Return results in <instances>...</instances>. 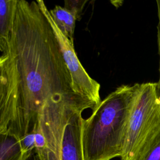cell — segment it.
Returning a JSON list of instances; mask_svg holds the SVG:
<instances>
[{
  "label": "cell",
  "instance_id": "obj_6",
  "mask_svg": "<svg viewBox=\"0 0 160 160\" xmlns=\"http://www.w3.org/2000/svg\"><path fill=\"white\" fill-rule=\"evenodd\" d=\"M17 89L16 62L9 52L0 57V132H6L14 119Z\"/></svg>",
  "mask_w": 160,
  "mask_h": 160
},
{
  "label": "cell",
  "instance_id": "obj_14",
  "mask_svg": "<svg viewBox=\"0 0 160 160\" xmlns=\"http://www.w3.org/2000/svg\"><path fill=\"white\" fill-rule=\"evenodd\" d=\"M24 160H41L35 149L26 156Z\"/></svg>",
  "mask_w": 160,
  "mask_h": 160
},
{
  "label": "cell",
  "instance_id": "obj_7",
  "mask_svg": "<svg viewBox=\"0 0 160 160\" xmlns=\"http://www.w3.org/2000/svg\"><path fill=\"white\" fill-rule=\"evenodd\" d=\"M17 4L18 0H0V51L4 55L9 53Z\"/></svg>",
  "mask_w": 160,
  "mask_h": 160
},
{
  "label": "cell",
  "instance_id": "obj_8",
  "mask_svg": "<svg viewBox=\"0 0 160 160\" xmlns=\"http://www.w3.org/2000/svg\"><path fill=\"white\" fill-rule=\"evenodd\" d=\"M27 154L15 135L9 131L0 132V160H24Z\"/></svg>",
  "mask_w": 160,
  "mask_h": 160
},
{
  "label": "cell",
  "instance_id": "obj_1",
  "mask_svg": "<svg viewBox=\"0 0 160 160\" xmlns=\"http://www.w3.org/2000/svg\"><path fill=\"white\" fill-rule=\"evenodd\" d=\"M9 52L17 71L14 116L8 131L19 140L39 121H65L97 106L76 93L55 34L37 1L18 0Z\"/></svg>",
  "mask_w": 160,
  "mask_h": 160
},
{
  "label": "cell",
  "instance_id": "obj_12",
  "mask_svg": "<svg viewBox=\"0 0 160 160\" xmlns=\"http://www.w3.org/2000/svg\"><path fill=\"white\" fill-rule=\"evenodd\" d=\"M20 143L25 154H29L35 149V133L31 132L20 139Z\"/></svg>",
  "mask_w": 160,
  "mask_h": 160
},
{
  "label": "cell",
  "instance_id": "obj_13",
  "mask_svg": "<svg viewBox=\"0 0 160 160\" xmlns=\"http://www.w3.org/2000/svg\"><path fill=\"white\" fill-rule=\"evenodd\" d=\"M157 9H158V24L157 26V38H158V52L159 56V78L157 82V89L158 94L160 97V0L156 1Z\"/></svg>",
  "mask_w": 160,
  "mask_h": 160
},
{
  "label": "cell",
  "instance_id": "obj_10",
  "mask_svg": "<svg viewBox=\"0 0 160 160\" xmlns=\"http://www.w3.org/2000/svg\"><path fill=\"white\" fill-rule=\"evenodd\" d=\"M134 160H160V126L145 142Z\"/></svg>",
  "mask_w": 160,
  "mask_h": 160
},
{
  "label": "cell",
  "instance_id": "obj_3",
  "mask_svg": "<svg viewBox=\"0 0 160 160\" xmlns=\"http://www.w3.org/2000/svg\"><path fill=\"white\" fill-rule=\"evenodd\" d=\"M160 126L157 82L140 84L128 120L121 160H134L148 139Z\"/></svg>",
  "mask_w": 160,
  "mask_h": 160
},
{
  "label": "cell",
  "instance_id": "obj_2",
  "mask_svg": "<svg viewBox=\"0 0 160 160\" xmlns=\"http://www.w3.org/2000/svg\"><path fill=\"white\" fill-rule=\"evenodd\" d=\"M139 88V83L118 87L84 119V160H111L121 157L128 120Z\"/></svg>",
  "mask_w": 160,
  "mask_h": 160
},
{
  "label": "cell",
  "instance_id": "obj_4",
  "mask_svg": "<svg viewBox=\"0 0 160 160\" xmlns=\"http://www.w3.org/2000/svg\"><path fill=\"white\" fill-rule=\"evenodd\" d=\"M41 11L49 21L59 42L61 51L72 79L74 92L89 100L97 106L101 102L100 84L91 78L81 64L72 43L59 29L54 22L44 2L36 1Z\"/></svg>",
  "mask_w": 160,
  "mask_h": 160
},
{
  "label": "cell",
  "instance_id": "obj_9",
  "mask_svg": "<svg viewBox=\"0 0 160 160\" xmlns=\"http://www.w3.org/2000/svg\"><path fill=\"white\" fill-rule=\"evenodd\" d=\"M50 14L60 30V31L73 43V36L76 24V18L69 11L64 7L56 5L54 9L49 11Z\"/></svg>",
  "mask_w": 160,
  "mask_h": 160
},
{
  "label": "cell",
  "instance_id": "obj_11",
  "mask_svg": "<svg viewBox=\"0 0 160 160\" xmlns=\"http://www.w3.org/2000/svg\"><path fill=\"white\" fill-rule=\"evenodd\" d=\"M86 2V0H66L64 1V8L73 14L76 21H79Z\"/></svg>",
  "mask_w": 160,
  "mask_h": 160
},
{
  "label": "cell",
  "instance_id": "obj_5",
  "mask_svg": "<svg viewBox=\"0 0 160 160\" xmlns=\"http://www.w3.org/2000/svg\"><path fill=\"white\" fill-rule=\"evenodd\" d=\"M82 112H74L67 121L61 139L48 142L41 151L48 160H84Z\"/></svg>",
  "mask_w": 160,
  "mask_h": 160
}]
</instances>
